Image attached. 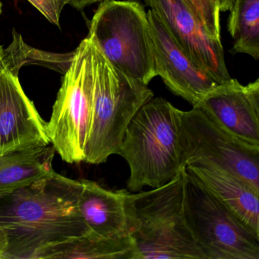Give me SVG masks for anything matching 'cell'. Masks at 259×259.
<instances>
[{
    "label": "cell",
    "mask_w": 259,
    "mask_h": 259,
    "mask_svg": "<svg viewBox=\"0 0 259 259\" xmlns=\"http://www.w3.org/2000/svg\"><path fill=\"white\" fill-rule=\"evenodd\" d=\"M81 180L54 171L0 198L3 259H37L53 245L89 232L79 208Z\"/></svg>",
    "instance_id": "6da1fadb"
},
{
    "label": "cell",
    "mask_w": 259,
    "mask_h": 259,
    "mask_svg": "<svg viewBox=\"0 0 259 259\" xmlns=\"http://www.w3.org/2000/svg\"><path fill=\"white\" fill-rule=\"evenodd\" d=\"M183 113L166 100L153 98L130 121L118 153L130 166V192L160 187L186 168L182 161Z\"/></svg>",
    "instance_id": "7a4b0ae2"
},
{
    "label": "cell",
    "mask_w": 259,
    "mask_h": 259,
    "mask_svg": "<svg viewBox=\"0 0 259 259\" xmlns=\"http://www.w3.org/2000/svg\"><path fill=\"white\" fill-rule=\"evenodd\" d=\"M93 40L95 78L84 161L100 164L118 154L130 121L154 93L115 68Z\"/></svg>",
    "instance_id": "3957f363"
},
{
    "label": "cell",
    "mask_w": 259,
    "mask_h": 259,
    "mask_svg": "<svg viewBox=\"0 0 259 259\" xmlns=\"http://www.w3.org/2000/svg\"><path fill=\"white\" fill-rule=\"evenodd\" d=\"M186 168L160 187L134 193L136 259H204L184 215Z\"/></svg>",
    "instance_id": "277c9868"
},
{
    "label": "cell",
    "mask_w": 259,
    "mask_h": 259,
    "mask_svg": "<svg viewBox=\"0 0 259 259\" xmlns=\"http://www.w3.org/2000/svg\"><path fill=\"white\" fill-rule=\"evenodd\" d=\"M89 35L122 73L146 85L157 76L149 22L139 0H103Z\"/></svg>",
    "instance_id": "5b68a950"
},
{
    "label": "cell",
    "mask_w": 259,
    "mask_h": 259,
    "mask_svg": "<svg viewBox=\"0 0 259 259\" xmlns=\"http://www.w3.org/2000/svg\"><path fill=\"white\" fill-rule=\"evenodd\" d=\"M94 40L88 35L74 51L53 107L48 136L56 152L69 163L84 161L93 98Z\"/></svg>",
    "instance_id": "8992f818"
},
{
    "label": "cell",
    "mask_w": 259,
    "mask_h": 259,
    "mask_svg": "<svg viewBox=\"0 0 259 259\" xmlns=\"http://www.w3.org/2000/svg\"><path fill=\"white\" fill-rule=\"evenodd\" d=\"M184 215L204 259H259V238L187 170Z\"/></svg>",
    "instance_id": "52a82bcc"
},
{
    "label": "cell",
    "mask_w": 259,
    "mask_h": 259,
    "mask_svg": "<svg viewBox=\"0 0 259 259\" xmlns=\"http://www.w3.org/2000/svg\"><path fill=\"white\" fill-rule=\"evenodd\" d=\"M183 166L207 164L233 174L259 192V145L241 140L199 106L183 113Z\"/></svg>",
    "instance_id": "ba28073f"
},
{
    "label": "cell",
    "mask_w": 259,
    "mask_h": 259,
    "mask_svg": "<svg viewBox=\"0 0 259 259\" xmlns=\"http://www.w3.org/2000/svg\"><path fill=\"white\" fill-rule=\"evenodd\" d=\"M189 57L222 84L231 78L221 40L213 38L186 0H145Z\"/></svg>",
    "instance_id": "9c48e42d"
},
{
    "label": "cell",
    "mask_w": 259,
    "mask_h": 259,
    "mask_svg": "<svg viewBox=\"0 0 259 259\" xmlns=\"http://www.w3.org/2000/svg\"><path fill=\"white\" fill-rule=\"evenodd\" d=\"M147 16L152 36L157 76L163 79L172 93L192 107L198 106L219 84L189 57L153 10H150Z\"/></svg>",
    "instance_id": "30bf717a"
},
{
    "label": "cell",
    "mask_w": 259,
    "mask_h": 259,
    "mask_svg": "<svg viewBox=\"0 0 259 259\" xmlns=\"http://www.w3.org/2000/svg\"><path fill=\"white\" fill-rule=\"evenodd\" d=\"M51 144L47 122L24 92L19 75L0 69V154Z\"/></svg>",
    "instance_id": "8fae6325"
},
{
    "label": "cell",
    "mask_w": 259,
    "mask_h": 259,
    "mask_svg": "<svg viewBox=\"0 0 259 259\" xmlns=\"http://www.w3.org/2000/svg\"><path fill=\"white\" fill-rule=\"evenodd\" d=\"M198 106L241 140L259 145V79L242 85L235 78L218 84Z\"/></svg>",
    "instance_id": "7c38bea8"
},
{
    "label": "cell",
    "mask_w": 259,
    "mask_h": 259,
    "mask_svg": "<svg viewBox=\"0 0 259 259\" xmlns=\"http://www.w3.org/2000/svg\"><path fill=\"white\" fill-rule=\"evenodd\" d=\"M81 182L78 208L89 231L116 238L131 236L138 230L134 193L126 189L108 190L91 180Z\"/></svg>",
    "instance_id": "4fadbf2b"
},
{
    "label": "cell",
    "mask_w": 259,
    "mask_h": 259,
    "mask_svg": "<svg viewBox=\"0 0 259 259\" xmlns=\"http://www.w3.org/2000/svg\"><path fill=\"white\" fill-rule=\"evenodd\" d=\"M186 169L259 238V192L242 179L207 164H192Z\"/></svg>",
    "instance_id": "5bb4252c"
},
{
    "label": "cell",
    "mask_w": 259,
    "mask_h": 259,
    "mask_svg": "<svg viewBox=\"0 0 259 259\" xmlns=\"http://www.w3.org/2000/svg\"><path fill=\"white\" fill-rule=\"evenodd\" d=\"M56 151L51 144L0 154V198L35 181L53 169Z\"/></svg>",
    "instance_id": "9a60e30c"
},
{
    "label": "cell",
    "mask_w": 259,
    "mask_h": 259,
    "mask_svg": "<svg viewBox=\"0 0 259 259\" xmlns=\"http://www.w3.org/2000/svg\"><path fill=\"white\" fill-rule=\"evenodd\" d=\"M132 236L107 238L88 232L44 250L38 259H136Z\"/></svg>",
    "instance_id": "2e32d148"
},
{
    "label": "cell",
    "mask_w": 259,
    "mask_h": 259,
    "mask_svg": "<svg viewBox=\"0 0 259 259\" xmlns=\"http://www.w3.org/2000/svg\"><path fill=\"white\" fill-rule=\"evenodd\" d=\"M227 28L233 54L259 58V0H233Z\"/></svg>",
    "instance_id": "e0dca14e"
},
{
    "label": "cell",
    "mask_w": 259,
    "mask_h": 259,
    "mask_svg": "<svg viewBox=\"0 0 259 259\" xmlns=\"http://www.w3.org/2000/svg\"><path fill=\"white\" fill-rule=\"evenodd\" d=\"M13 40L3 53L2 62L4 67L11 73L19 75L23 66L38 65L57 71L64 75L74 57V51L68 54H57L40 51L25 43L22 35L13 31Z\"/></svg>",
    "instance_id": "ac0fdd59"
},
{
    "label": "cell",
    "mask_w": 259,
    "mask_h": 259,
    "mask_svg": "<svg viewBox=\"0 0 259 259\" xmlns=\"http://www.w3.org/2000/svg\"><path fill=\"white\" fill-rule=\"evenodd\" d=\"M186 2L198 16L210 36L221 40V11L218 0H186Z\"/></svg>",
    "instance_id": "d6986e66"
},
{
    "label": "cell",
    "mask_w": 259,
    "mask_h": 259,
    "mask_svg": "<svg viewBox=\"0 0 259 259\" xmlns=\"http://www.w3.org/2000/svg\"><path fill=\"white\" fill-rule=\"evenodd\" d=\"M51 23L60 27V16L69 0H27Z\"/></svg>",
    "instance_id": "ffe728a7"
},
{
    "label": "cell",
    "mask_w": 259,
    "mask_h": 259,
    "mask_svg": "<svg viewBox=\"0 0 259 259\" xmlns=\"http://www.w3.org/2000/svg\"><path fill=\"white\" fill-rule=\"evenodd\" d=\"M101 1H103V0H69V4L77 10H81L89 6L101 2Z\"/></svg>",
    "instance_id": "44dd1931"
},
{
    "label": "cell",
    "mask_w": 259,
    "mask_h": 259,
    "mask_svg": "<svg viewBox=\"0 0 259 259\" xmlns=\"http://www.w3.org/2000/svg\"><path fill=\"white\" fill-rule=\"evenodd\" d=\"M233 0H218V6H219L220 11H229L231 8Z\"/></svg>",
    "instance_id": "7402d4cb"
},
{
    "label": "cell",
    "mask_w": 259,
    "mask_h": 259,
    "mask_svg": "<svg viewBox=\"0 0 259 259\" xmlns=\"http://www.w3.org/2000/svg\"><path fill=\"white\" fill-rule=\"evenodd\" d=\"M5 246V237H4V233H3V232L0 230V259H3V254H4Z\"/></svg>",
    "instance_id": "603a6c76"
},
{
    "label": "cell",
    "mask_w": 259,
    "mask_h": 259,
    "mask_svg": "<svg viewBox=\"0 0 259 259\" xmlns=\"http://www.w3.org/2000/svg\"><path fill=\"white\" fill-rule=\"evenodd\" d=\"M3 53H4V49H3L2 46H0V60L2 59Z\"/></svg>",
    "instance_id": "cb8c5ba5"
},
{
    "label": "cell",
    "mask_w": 259,
    "mask_h": 259,
    "mask_svg": "<svg viewBox=\"0 0 259 259\" xmlns=\"http://www.w3.org/2000/svg\"><path fill=\"white\" fill-rule=\"evenodd\" d=\"M3 13V4L2 3L0 2V15L2 14Z\"/></svg>",
    "instance_id": "d4e9b609"
},
{
    "label": "cell",
    "mask_w": 259,
    "mask_h": 259,
    "mask_svg": "<svg viewBox=\"0 0 259 259\" xmlns=\"http://www.w3.org/2000/svg\"><path fill=\"white\" fill-rule=\"evenodd\" d=\"M3 66V63L2 62H1V60H0V69H1V68H2Z\"/></svg>",
    "instance_id": "484cf974"
}]
</instances>
